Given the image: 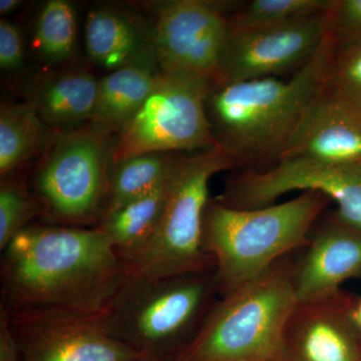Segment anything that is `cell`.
<instances>
[{
    "label": "cell",
    "mask_w": 361,
    "mask_h": 361,
    "mask_svg": "<svg viewBox=\"0 0 361 361\" xmlns=\"http://www.w3.org/2000/svg\"><path fill=\"white\" fill-rule=\"evenodd\" d=\"M1 307L102 317L129 271L99 228L32 224L1 252Z\"/></svg>",
    "instance_id": "6da1fadb"
},
{
    "label": "cell",
    "mask_w": 361,
    "mask_h": 361,
    "mask_svg": "<svg viewBox=\"0 0 361 361\" xmlns=\"http://www.w3.org/2000/svg\"><path fill=\"white\" fill-rule=\"evenodd\" d=\"M336 51L330 30L313 58L289 80L270 77L212 85L207 116L216 142L237 170L276 165L324 87Z\"/></svg>",
    "instance_id": "7a4b0ae2"
},
{
    "label": "cell",
    "mask_w": 361,
    "mask_h": 361,
    "mask_svg": "<svg viewBox=\"0 0 361 361\" xmlns=\"http://www.w3.org/2000/svg\"><path fill=\"white\" fill-rule=\"evenodd\" d=\"M331 199L318 191L255 210H236L211 198L202 245L216 262L221 297L265 272L284 256L305 248L313 226Z\"/></svg>",
    "instance_id": "3957f363"
},
{
    "label": "cell",
    "mask_w": 361,
    "mask_h": 361,
    "mask_svg": "<svg viewBox=\"0 0 361 361\" xmlns=\"http://www.w3.org/2000/svg\"><path fill=\"white\" fill-rule=\"evenodd\" d=\"M220 297L216 270L170 277L129 273L101 322L108 334L147 360L173 361Z\"/></svg>",
    "instance_id": "277c9868"
},
{
    "label": "cell",
    "mask_w": 361,
    "mask_h": 361,
    "mask_svg": "<svg viewBox=\"0 0 361 361\" xmlns=\"http://www.w3.org/2000/svg\"><path fill=\"white\" fill-rule=\"evenodd\" d=\"M297 252L220 297L200 331L173 361H280L285 325L297 303Z\"/></svg>",
    "instance_id": "5b68a950"
},
{
    "label": "cell",
    "mask_w": 361,
    "mask_h": 361,
    "mask_svg": "<svg viewBox=\"0 0 361 361\" xmlns=\"http://www.w3.org/2000/svg\"><path fill=\"white\" fill-rule=\"evenodd\" d=\"M236 170L220 147L189 155L173 154L158 228L129 273L170 277L215 271V259L202 245L204 213L211 199L209 182L218 173Z\"/></svg>",
    "instance_id": "8992f818"
},
{
    "label": "cell",
    "mask_w": 361,
    "mask_h": 361,
    "mask_svg": "<svg viewBox=\"0 0 361 361\" xmlns=\"http://www.w3.org/2000/svg\"><path fill=\"white\" fill-rule=\"evenodd\" d=\"M109 135L90 123L56 140L33 180L42 216L56 225L97 227L111 165Z\"/></svg>",
    "instance_id": "52a82bcc"
},
{
    "label": "cell",
    "mask_w": 361,
    "mask_h": 361,
    "mask_svg": "<svg viewBox=\"0 0 361 361\" xmlns=\"http://www.w3.org/2000/svg\"><path fill=\"white\" fill-rule=\"evenodd\" d=\"M213 84L197 75L161 70L153 90L111 144V164L142 154L219 147L206 113Z\"/></svg>",
    "instance_id": "ba28073f"
},
{
    "label": "cell",
    "mask_w": 361,
    "mask_h": 361,
    "mask_svg": "<svg viewBox=\"0 0 361 361\" xmlns=\"http://www.w3.org/2000/svg\"><path fill=\"white\" fill-rule=\"evenodd\" d=\"M318 191L336 202L338 217L361 231V164L334 165L305 158H283L264 171H238L225 179L214 200L236 210L276 204L289 192Z\"/></svg>",
    "instance_id": "9c48e42d"
},
{
    "label": "cell",
    "mask_w": 361,
    "mask_h": 361,
    "mask_svg": "<svg viewBox=\"0 0 361 361\" xmlns=\"http://www.w3.org/2000/svg\"><path fill=\"white\" fill-rule=\"evenodd\" d=\"M239 6L204 0L159 4L152 44L161 70L189 73L219 84L228 14Z\"/></svg>",
    "instance_id": "30bf717a"
},
{
    "label": "cell",
    "mask_w": 361,
    "mask_h": 361,
    "mask_svg": "<svg viewBox=\"0 0 361 361\" xmlns=\"http://www.w3.org/2000/svg\"><path fill=\"white\" fill-rule=\"evenodd\" d=\"M330 11L279 25L228 26L220 59V82H243L298 71L313 58L329 35Z\"/></svg>",
    "instance_id": "8fae6325"
},
{
    "label": "cell",
    "mask_w": 361,
    "mask_h": 361,
    "mask_svg": "<svg viewBox=\"0 0 361 361\" xmlns=\"http://www.w3.org/2000/svg\"><path fill=\"white\" fill-rule=\"evenodd\" d=\"M23 361H148L104 329L101 317L54 311H11Z\"/></svg>",
    "instance_id": "7c38bea8"
},
{
    "label": "cell",
    "mask_w": 361,
    "mask_h": 361,
    "mask_svg": "<svg viewBox=\"0 0 361 361\" xmlns=\"http://www.w3.org/2000/svg\"><path fill=\"white\" fill-rule=\"evenodd\" d=\"M353 301L342 289L297 301L285 325L280 361H361V334L351 318Z\"/></svg>",
    "instance_id": "4fadbf2b"
},
{
    "label": "cell",
    "mask_w": 361,
    "mask_h": 361,
    "mask_svg": "<svg viewBox=\"0 0 361 361\" xmlns=\"http://www.w3.org/2000/svg\"><path fill=\"white\" fill-rule=\"evenodd\" d=\"M351 279H361V231L346 224L336 211H325L311 229L310 243L296 255L297 301L336 293Z\"/></svg>",
    "instance_id": "5bb4252c"
},
{
    "label": "cell",
    "mask_w": 361,
    "mask_h": 361,
    "mask_svg": "<svg viewBox=\"0 0 361 361\" xmlns=\"http://www.w3.org/2000/svg\"><path fill=\"white\" fill-rule=\"evenodd\" d=\"M283 158L360 165L361 111L330 90L325 82L282 155Z\"/></svg>",
    "instance_id": "9a60e30c"
},
{
    "label": "cell",
    "mask_w": 361,
    "mask_h": 361,
    "mask_svg": "<svg viewBox=\"0 0 361 361\" xmlns=\"http://www.w3.org/2000/svg\"><path fill=\"white\" fill-rule=\"evenodd\" d=\"M160 73L153 51L101 78L90 123L108 134H118L148 97Z\"/></svg>",
    "instance_id": "2e32d148"
},
{
    "label": "cell",
    "mask_w": 361,
    "mask_h": 361,
    "mask_svg": "<svg viewBox=\"0 0 361 361\" xmlns=\"http://www.w3.org/2000/svg\"><path fill=\"white\" fill-rule=\"evenodd\" d=\"M85 42L90 61L111 73L154 51L152 32L110 7L90 11L85 21Z\"/></svg>",
    "instance_id": "e0dca14e"
},
{
    "label": "cell",
    "mask_w": 361,
    "mask_h": 361,
    "mask_svg": "<svg viewBox=\"0 0 361 361\" xmlns=\"http://www.w3.org/2000/svg\"><path fill=\"white\" fill-rule=\"evenodd\" d=\"M165 188L166 180L148 194L102 215L97 228L106 235L116 255L128 269L142 255L155 235L163 211Z\"/></svg>",
    "instance_id": "ac0fdd59"
},
{
    "label": "cell",
    "mask_w": 361,
    "mask_h": 361,
    "mask_svg": "<svg viewBox=\"0 0 361 361\" xmlns=\"http://www.w3.org/2000/svg\"><path fill=\"white\" fill-rule=\"evenodd\" d=\"M99 80L87 71L71 70L44 80L32 99L47 127L68 128L92 120Z\"/></svg>",
    "instance_id": "d6986e66"
},
{
    "label": "cell",
    "mask_w": 361,
    "mask_h": 361,
    "mask_svg": "<svg viewBox=\"0 0 361 361\" xmlns=\"http://www.w3.org/2000/svg\"><path fill=\"white\" fill-rule=\"evenodd\" d=\"M49 137V127L32 99L2 103L0 109V174L7 177L32 159Z\"/></svg>",
    "instance_id": "ffe728a7"
},
{
    "label": "cell",
    "mask_w": 361,
    "mask_h": 361,
    "mask_svg": "<svg viewBox=\"0 0 361 361\" xmlns=\"http://www.w3.org/2000/svg\"><path fill=\"white\" fill-rule=\"evenodd\" d=\"M172 154L133 156L111 164L104 212L148 194L165 182Z\"/></svg>",
    "instance_id": "44dd1931"
},
{
    "label": "cell",
    "mask_w": 361,
    "mask_h": 361,
    "mask_svg": "<svg viewBox=\"0 0 361 361\" xmlns=\"http://www.w3.org/2000/svg\"><path fill=\"white\" fill-rule=\"evenodd\" d=\"M77 39V20L73 4L49 0L40 9L35 25V39L40 56L52 63L70 58Z\"/></svg>",
    "instance_id": "7402d4cb"
},
{
    "label": "cell",
    "mask_w": 361,
    "mask_h": 361,
    "mask_svg": "<svg viewBox=\"0 0 361 361\" xmlns=\"http://www.w3.org/2000/svg\"><path fill=\"white\" fill-rule=\"evenodd\" d=\"M332 4L334 0H252L228 14V26L250 28L279 25L325 13Z\"/></svg>",
    "instance_id": "603a6c76"
},
{
    "label": "cell",
    "mask_w": 361,
    "mask_h": 361,
    "mask_svg": "<svg viewBox=\"0 0 361 361\" xmlns=\"http://www.w3.org/2000/svg\"><path fill=\"white\" fill-rule=\"evenodd\" d=\"M37 216H42V211L35 197L18 180L4 177L0 186V251Z\"/></svg>",
    "instance_id": "cb8c5ba5"
},
{
    "label": "cell",
    "mask_w": 361,
    "mask_h": 361,
    "mask_svg": "<svg viewBox=\"0 0 361 361\" xmlns=\"http://www.w3.org/2000/svg\"><path fill=\"white\" fill-rule=\"evenodd\" d=\"M326 85L361 111V40L336 49L327 73Z\"/></svg>",
    "instance_id": "d4e9b609"
},
{
    "label": "cell",
    "mask_w": 361,
    "mask_h": 361,
    "mask_svg": "<svg viewBox=\"0 0 361 361\" xmlns=\"http://www.w3.org/2000/svg\"><path fill=\"white\" fill-rule=\"evenodd\" d=\"M332 37L336 49L361 40V0H334L331 7Z\"/></svg>",
    "instance_id": "484cf974"
},
{
    "label": "cell",
    "mask_w": 361,
    "mask_h": 361,
    "mask_svg": "<svg viewBox=\"0 0 361 361\" xmlns=\"http://www.w3.org/2000/svg\"><path fill=\"white\" fill-rule=\"evenodd\" d=\"M23 42L20 30L6 20L0 21V66L16 71L23 63Z\"/></svg>",
    "instance_id": "4316f807"
},
{
    "label": "cell",
    "mask_w": 361,
    "mask_h": 361,
    "mask_svg": "<svg viewBox=\"0 0 361 361\" xmlns=\"http://www.w3.org/2000/svg\"><path fill=\"white\" fill-rule=\"evenodd\" d=\"M0 361H23L20 345L9 322L8 312L0 306Z\"/></svg>",
    "instance_id": "83f0119b"
},
{
    "label": "cell",
    "mask_w": 361,
    "mask_h": 361,
    "mask_svg": "<svg viewBox=\"0 0 361 361\" xmlns=\"http://www.w3.org/2000/svg\"><path fill=\"white\" fill-rule=\"evenodd\" d=\"M350 312L353 322L361 334V297L355 298Z\"/></svg>",
    "instance_id": "f1b7e54d"
},
{
    "label": "cell",
    "mask_w": 361,
    "mask_h": 361,
    "mask_svg": "<svg viewBox=\"0 0 361 361\" xmlns=\"http://www.w3.org/2000/svg\"><path fill=\"white\" fill-rule=\"evenodd\" d=\"M21 4L20 0H1L0 1V13L8 14L13 13Z\"/></svg>",
    "instance_id": "f546056e"
}]
</instances>
